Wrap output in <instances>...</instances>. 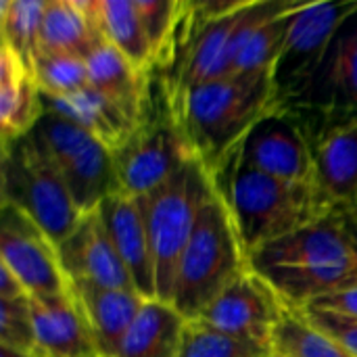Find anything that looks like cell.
<instances>
[{"label":"cell","instance_id":"1","mask_svg":"<svg viewBox=\"0 0 357 357\" xmlns=\"http://www.w3.org/2000/svg\"><path fill=\"white\" fill-rule=\"evenodd\" d=\"M249 268L291 310H305L357 287V222L354 209H333L305 228L249 257Z\"/></svg>","mask_w":357,"mask_h":357},{"label":"cell","instance_id":"2","mask_svg":"<svg viewBox=\"0 0 357 357\" xmlns=\"http://www.w3.org/2000/svg\"><path fill=\"white\" fill-rule=\"evenodd\" d=\"M195 157L218 176L249 132L278 109L274 73H232L188 90L172 105Z\"/></svg>","mask_w":357,"mask_h":357},{"label":"cell","instance_id":"3","mask_svg":"<svg viewBox=\"0 0 357 357\" xmlns=\"http://www.w3.org/2000/svg\"><path fill=\"white\" fill-rule=\"evenodd\" d=\"M213 184L232 213L247 257L333 211L316 184L274 178L236 155L213 176Z\"/></svg>","mask_w":357,"mask_h":357},{"label":"cell","instance_id":"4","mask_svg":"<svg viewBox=\"0 0 357 357\" xmlns=\"http://www.w3.org/2000/svg\"><path fill=\"white\" fill-rule=\"evenodd\" d=\"M249 270V257L232 213L213 184L190 241L180 257L169 305L186 320H197L213 299Z\"/></svg>","mask_w":357,"mask_h":357},{"label":"cell","instance_id":"5","mask_svg":"<svg viewBox=\"0 0 357 357\" xmlns=\"http://www.w3.org/2000/svg\"><path fill=\"white\" fill-rule=\"evenodd\" d=\"M211 192L213 178L195 157L153 192L140 197L155 264L157 301H172L180 257Z\"/></svg>","mask_w":357,"mask_h":357},{"label":"cell","instance_id":"6","mask_svg":"<svg viewBox=\"0 0 357 357\" xmlns=\"http://www.w3.org/2000/svg\"><path fill=\"white\" fill-rule=\"evenodd\" d=\"M2 203L25 213L54 245L82 220L65 180L31 134L2 146Z\"/></svg>","mask_w":357,"mask_h":357},{"label":"cell","instance_id":"7","mask_svg":"<svg viewBox=\"0 0 357 357\" xmlns=\"http://www.w3.org/2000/svg\"><path fill=\"white\" fill-rule=\"evenodd\" d=\"M31 136L59 169L82 215L119 190L113 151L73 121L44 109Z\"/></svg>","mask_w":357,"mask_h":357},{"label":"cell","instance_id":"8","mask_svg":"<svg viewBox=\"0 0 357 357\" xmlns=\"http://www.w3.org/2000/svg\"><path fill=\"white\" fill-rule=\"evenodd\" d=\"M284 111L305 128L310 140L357 119V13L341 27L322 65Z\"/></svg>","mask_w":357,"mask_h":357},{"label":"cell","instance_id":"9","mask_svg":"<svg viewBox=\"0 0 357 357\" xmlns=\"http://www.w3.org/2000/svg\"><path fill=\"white\" fill-rule=\"evenodd\" d=\"M190 159H195L192 146L167 100L165 109L155 117L144 113L132 136L113 151L119 192L144 197Z\"/></svg>","mask_w":357,"mask_h":357},{"label":"cell","instance_id":"10","mask_svg":"<svg viewBox=\"0 0 357 357\" xmlns=\"http://www.w3.org/2000/svg\"><path fill=\"white\" fill-rule=\"evenodd\" d=\"M357 13V0L312 2L295 10L282 56L274 69L278 109L295 100L328 54L341 27Z\"/></svg>","mask_w":357,"mask_h":357},{"label":"cell","instance_id":"11","mask_svg":"<svg viewBox=\"0 0 357 357\" xmlns=\"http://www.w3.org/2000/svg\"><path fill=\"white\" fill-rule=\"evenodd\" d=\"M0 264L8 268L29 297H61L71 293L56 245L17 207L2 203Z\"/></svg>","mask_w":357,"mask_h":357},{"label":"cell","instance_id":"12","mask_svg":"<svg viewBox=\"0 0 357 357\" xmlns=\"http://www.w3.org/2000/svg\"><path fill=\"white\" fill-rule=\"evenodd\" d=\"M234 155L274 178L316 184L312 140L301 121L284 109H274L266 115Z\"/></svg>","mask_w":357,"mask_h":357},{"label":"cell","instance_id":"13","mask_svg":"<svg viewBox=\"0 0 357 357\" xmlns=\"http://www.w3.org/2000/svg\"><path fill=\"white\" fill-rule=\"evenodd\" d=\"M284 307L278 295L249 268L213 299L199 320L226 335L270 349L274 326Z\"/></svg>","mask_w":357,"mask_h":357},{"label":"cell","instance_id":"14","mask_svg":"<svg viewBox=\"0 0 357 357\" xmlns=\"http://www.w3.org/2000/svg\"><path fill=\"white\" fill-rule=\"evenodd\" d=\"M56 251L69 284L136 291L98 209L84 213L75 230L56 245Z\"/></svg>","mask_w":357,"mask_h":357},{"label":"cell","instance_id":"15","mask_svg":"<svg viewBox=\"0 0 357 357\" xmlns=\"http://www.w3.org/2000/svg\"><path fill=\"white\" fill-rule=\"evenodd\" d=\"M98 213L136 291L146 301L157 299L155 264L140 197H130L117 190L98 205Z\"/></svg>","mask_w":357,"mask_h":357},{"label":"cell","instance_id":"16","mask_svg":"<svg viewBox=\"0 0 357 357\" xmlns=\"http://www.w3.org/2000/svg\"><path fill=\"white\" fill-rule=\"evenodd\" d=\"M71 295L90 328L98 357H117L146 299L136 291L71 284Z\"/></svg>","mask_w":357,"mask_h":357},{"label":"cell","instance_id":"17","mask_svg":"<svg viewBox=\"0 0 357 357\" xmlns=\"http://www.w3.org/2000/svg\"><path fill=\"white\" fill-rule=\"evenodd\" d=\"M38 357H98L73 295L29 297Z\"/></svg>","mask_w":357,"mask_h":357},{"label":"cell","instance_id":"18","mask_svg":"<svg viewBox=\"0 0 357 357\" xmlns=\"http://www.w3.org/2000/svg\"><path fill=\"white\" fill-rule=\"evenodd\" d=\"M316 186L333 209H357V119L312 140Z\"/></svg>","mask_w":357,"mask_h":357},{"label":"cell","instance_id":"19","mask_svg":"<svg viewBox=\"0 0 357 357\" xmlns=\"http://www.w3.org/2000/svg\"><path fill=\"white\" fill-rule=\"evenodd\" d=\"M44 113L42 92L33 71L6 46H0V132L8 146L36 128Z\"/></svg>","mask_w":357,"mask_h":357},{"label":"cell","instance_id":"20","mask_svg":"<svg viewBox=\"0 0 357 357\" xmlns=\"http://www.w3.org/2000/svg\"><path fill=\"white\" fill-rule=\"evenodd\" d=\"M42 105L46 111L73 121L111 151H117L140 123L126 109L90 86L67 98L42 96Z\"/></svg>","mask_w":357,"mask_h":357},{"label":"cell","instance_id":"21","mask_svg":"<svg viewBox=\"0 0 357 357\" xmlns=\"http://www.w3.org/2000/svg\"><path fill=\"white\" fill-rule=\"evenodd\" d=\"M102 42L94 19V0L46 2L40 54H73L88 59Z\"/></svg>","mask_w":357,"mask_h":357},{"label":"cell","instance_id":"22","mask_svg":"<svg viewBox=\"0 0 357 357\" xmlns=\"http://www.w3.org/2000/svg\"><path fill=\"white\" fill-rule=\"evenodd\" d=\"M90 88L105 94L136 121H142L149 100V73L136 69L117 48L102 42L86 59Z\"/></svg>","mask_w":357,"mask_h":357},{"label":"cell","instance_id":"23","mask_svg":"<svg viewBox=\"0 0 357 357\" xmlns=\"http://www.w3.org/2000/svg\"><path fill=\"white\" fill-rule=\"evenodd\" d=\"M186 318L169 303L146 301L117 357H178Z\"/></svg>","mask_w":357,"mask_h":357},{"label":"cell","instance_id":"24","mask_svg":"<svg viewBox=\"0 0 357 357\" xmlns=\"http://www.w3.org/2000/svg\"><path fill=\"white\" fill-rule=\"evenodd\" d=\"M94 19L107 44L117 48L136 69L151 73L155 56L134 0H94Z\"/></svg>","mask_w":357,"mask_h":357},{"label":"cell","instance_id":"25","mask_svg":"<svg viewBox=\"0 0 357 357\" xmlns=\"http://www.w3.org/2000/svg\"><path fill=\"white\" fill-rule=\"evenodd\" d=\"M48 0H2L0 2V46L13 50L27 69L40 54L42 21Z\"/></svg>","mask_w":357,"mask_h":357},{"label":"cell","instance_id":"26","mask_svg":"<svg viewBox=\"0 0 357 357\" xmlns=\"http://www.w3.org/2000/svg\"><path fill=\"white\" fill-rule=\"evenodd\" d=\"M270 349L282 357H351L335 339L314 326L301 310L284 307Z\"/></svg>","mask_w":357,"mask_h":357},{"label":"cell","instance_id":"27","mask_svg":"<svg viewBox=\"0 0 357 357\" xmlns=\"http://www.w3.org/2000/svg\"><path fill=\"white\" fill-rule=\"evenodd\" d=\"M136 13L142 21L144 33L149 38L155 67L167 63L176 46L180 44V33L190 13V2L180 0H134Z\"/></svg>","mask_w":357,"mask_h":357},{"label":"cell","instance_id":"28","mask_svg":"<svg viewBox=\"0 0 357 357\" xmlns=\"http://www.w3.org/2000/svg\"><path fill=\"white\" fill-rule=\"evenodd\" d=\"M270 349L226 335L203 320H186L178 357H268Z\"/></svg>","mask_w":357,"mask_h":357},{"label":"cell","instance_id":"29","mask_svg":"<svg viewBox=\"0 0 357 357\" xmlns=\"http://www.w3.org/2000/svg\"><path fill=\"white\" fill-rule=\"evenodd\" d=\"M33 77L44 98H67L90 86L86 59L73 54H38Z\"/></svg>","mask_w":357,"mask_h":357},{"label":"cell","instance_id":"30","mask_svg":"<svg viewBox=\"0 0 357 357\" xmlns=\"http://www.w3.org/2000/svg\"><path fill=\"white\" fill-rule=\"evenodd\" d=\"M0 347L19 356L38 357L29 295L19 299H0Z\"/></svg>","mask_w":357,"mask_h":357},{"label":"cell","instance_id":"31","mask_svg":"<svg viewBox=\"0 0 357 357\" xmlns=\"http://www.w3.org/2000/svg\"><path fill=\"white\" fill-rule=\"evenodd\" d=\"M307 320L318 326L322 333H326L331 339H335L351 357H357V320L341 318L335 314L318 312V310H301Z\"/></svg>","mask_w":357,"mask_h":357},{"label":"cell","instance_id":"32","mask_svg":"<svg viewBox=\"0 0 357 357\" xmlns=\"http://www.w3.org/2000/svg\"><path fill=\"white\" fill-rule=\"evenodd\" d=\"M305 310H318V312H326V314H335L341 318H349L357 320V287L335 293L331 297H324L316 303H312Z\"/></svg>","mask_w":357,"mask_h":357},{"label":"cell","instance_id":"33","mask_svg":"<svg viewBox=\"0 0 357 357\" xmlns=\"http://www.w3.org/2000/svg\"><path fill=\"white\" fill-rule=\"evenodd\" d=\"M25 289L17 280V276L0 264V299H19L25 297Z\"/></svg>","mask_w":357,"mask_h":357},{"label":"cell","instance_id":"34","mask_svg":"<svg viewBox=\"0 0 357 357\" xmlns=\"http://www.w3.org/2000/svg\"><path fill=\"white\" fill-rule=\"evenodd\" d=\"M0 357H25V356H19V354H15V351H10V349L0 347Z\"/></svg>","mask_w":357,"mask_h":357},{"label":"cell","instance_id":"35","mask_svg":"<svg viewBox=\"0 0 357 357\" xmlns=\"http://www.w3.org/2000/svg\"><path fill=\"white\" fill-rule=\"evenodd\" d=\"M268 357H282V356H278V354H274V351H270V356Z\"/></svg>","mask_w":357,"mask_h":357},{"label":"cell","instance_id":"36","mask_svg":"<svg viewBox=\"0 0 357 357\" xmlns=\"http://www.w3.org/2000/svg\"><path fill=\"white\" fill-rule=\"evenodd\" d=\"M354 215H356V222H357V209H354Z\"/></svg>","mask_w":357,"mask_h":357}]
</instances>
